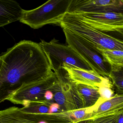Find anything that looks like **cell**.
<instances>
[{"label": "cell", "mask_w": 123, "mask_h": 123, "mask_svg": "<svg viewBox=\"0 0 123 123\" xmlns=\"http://www.w3.org/2000/svg\"><path fill=\"white\" fill-rule=\"evenodd\" d=\"M59 89V83L55 73L49 77L21 88L14 92L7 100L15 104L25 105L31 102H47L45 94L55 93Z\"/></svg>", "instance_id": "7"}, {"label": "cell", "mask_w": 123, "mask_h": 123, "mask_svg": "<svg viewBox=\"0 0 123 123\" xmlns=\"http://www.w3.org/2000/svg\"><path fill=\"white\" fill-rule=\"evenodd\" d=\"M77 88L82 102L83 108L95 105L100 98L98 87L80 84L77 85Z\"/></svg>", "instance_id": "14"}, {"label": "cell", "mask_w": 123, "mask_h": 123, "mask_svg": "<svg viewBox=\"0 0 123 123\" xmlns=\"http://www.w3.org/2000/svg\"><path fill=\"white\" fill-rule=\"evenodd\" d=\"M109 78L111 80L112 85L117 94L123 93V67L111 69Z\"/></svg>", "instance_id": "17"}, {"label": "cell", "mask_w": 123, "mask_h": 123, "mask_svg": "<svg viewBox=\"0 0 123 123\" xmlns=\"http://www.w3.org/2000/svg\"><path fill=\"white\" fill-rule=\"evenodd\" d=\"M55 102H31L21 108V111L26 113L34 114L52 113L51 108Z\"/></svg>", "instance_id": "16"}, {"label": "cell", "mask_w": 123, "mask_h": 123, "mask_svg": "<svg viewBox=\"0 0 123 123\" xmlns=\"http://www.w3.org/2000/svg\"><path fill=\"white\" fill-rule=\"evenodd\" d=\"M117 123H123V113L121 114L119 116Z\"/></svg>", "instance_id": "21"}, {"label": "cell", "mask_w": 123, "mask_h": 123, "mask_svg": "<svg viewBox=\"0 0 123 123\" xmlns=\"http://www.w3.org/2000/svg\"><path fill=\"white\" fill-rule=\"evenodd\" d=\"M59 83V89L54 94L55 103L63 111H70L83 108L82 100L78 94L77 85L70 82L60 70L55 73Z\"/></svg>", "instance_id": "9"}, {"label": "cell", "mask_w": 123, "mask_h": 123, "mask_svg": "<svg viewBox=\"0 0 123 123\" xmlns=\"http://www.w3.org/2000/svg\"><path fill=\"white\" fill-rule=\"evenodd\" d=\"M39 44L54 73L62 69L64 64L86 71H93L88 64L72 48L60 43L55 38L49 42L42 40Z\"/></svg>", "instance_id": "4"}, {"label": "cell", "mask_w": 123, "mask_h": 123, "mask_svg": "<svg viewBox=\"0 0 123 123\" xmlns=\"http://www.w3.org/2000/svg\"><path fill=\"white\" fill-rule=\"evenodd\" d=\"M122 110H123V94H116L104 101L100 98L99 103L93 111L90 119L116 113Z\"/></svg>", "instance_id": "13"}, {"label": "cell", "mask_w": 123, "mask_h": 123, "mask_svg": "<svg viewBox=\"0 0 123 123\" xmlns=\"http://www.w3.org/2000/svg\"><path fill=\"white\" fill-rule=\"evenodd\" d=\"M112 83L101 86L98 88L99 92L100 95L101 99L103 101L108 100L114 95V91L113 90Z\"/></svg>", "instance_id": "20"}, {"label": "cell", "mask_w": 123, "mask_h": 123, "mask_svg": "<svg viewBox=\"0 0 123 123\" xmlns=\"http://www.w3.org/2000/svg\"><path fill=\"white\" fill-rule=\"evenodd\" d=\"M97 48L111 69L123 67V51Z\"/></svg>", "instance_id": "15"}, {"label": "cell", "mask_w": 123, "mask_h": 123, "mask_svg": "<svg viewBox=\"0 0 123 123\" xmlns=\"http://www.w3.org/2000/svg\"><path fill=\"white\" fill-rule=\"evenodd\" d=\"M0 57V104L16 91L54 74L39 44L23 40L8 49Z\"/></svg>", "instance_id": "1"}, {"label": "cell", "mask_w": 123, "mask_h": 123, "mask_svg": "<svg viewBox=\"0 0 123 123\" xmlns=\"http://www.w3.org/2000/svg\"><path fill=\"white\" fill-rule=\"evenodd\" d=\"M86 121H83L80 122H78L77 123H86Z\"/></svg>", "instance_id": "23"}, {"label": "cell", "mask_w": 123, "mask_h": 123, "mask_svg": "<svg viewBox=\"0 0 123 123\" xmlns=\"http://www.w3.org/2000/svg\"><path fill=\"white\" fill-rule=\"evenodd\" d=\"M60 26L80 36L97 47L123 51L122 41L92 28L74 13H66Z\"/></svg>", "instance_id": "3"}, {"label": "cell", "mask_w": 123, "mask_h": 123, "mask_svg": "<svg viewBox=\"0 0 123 123\" xmlns=\"http://www.w3.org/2000/svg\"><path fill=\"white\" fill-rule=\"evenodd\" d=\"M23 10L16 1L0 0V27L20 20Z\"/></svg>", "instance_id": "12"}, {"label": "cell", "mask_w": 123, "mask_h": 123, "mask_svg": "<svg viewBox=\"0 0 123 123\" xmlns=\"http://www.w3.org/2000/svg\"><path fill=\"white\" fill-rule=\"evenodd\" d=\"M122 0H71L68 12L123 13Z\"/></svg>", "instance_id": "10"}, {"label": "cell", "mask_w": 123, "mask_h": 123, "mask_svg": "<svg viewBox=\"0 0 123 123\" xmlns=\"http://www.w3.org/2000/svg\"><path fill=\"white\" fill-rule=\"evenodd\" d=\"M92 28L101 32H116L123 36V13H72Z\"/></svg>", "instance_id": "8"}, {"label": "cell", "mask_w": 123, "mask_h": 123, "mask_svg": "<svg viewBox=\"0 0 123 123\" xmlns=\"http://www.w3.org/2000/svg\"><path fill=\"white\" fill-rule=\"evenodd\" d=\"M123 110L116 113L107 114L88 119L86 123H117L118 119Z\"/></svg>", "instance_id": "19"}, {"label": "cell", "mask_w": 123, "mask_h": 123, "mask_svg": "<svg viewBox=\"0 0 123 123\" xmlns=\"http://www.w3.org/2000/svg\"><path fill=\"white\" fill-rule=\"evenodd\" d=\"M62 69L65 77L75 85H86L99 88L111 82L108 77H104L93 71H88L64 64Z\"/></svg>", "instance_id": "11"}, {"label": "cell", "mask_w": 123, "mask_h": 123, "mask_svg": "<svg viewBox=\"0 0 123 123\" xmlns=\"http://www.w3.org/2000/svg\"><path fill=\"white\" fill-rule=\"evenodd\" d=\"M0 123H75L66 111L34 114L12 106L0 111Z\"/></svg>", "instance_id": "6"}, {"label": "cell", "mask_w": 123, "mask_h": 123, "mask_svg": "<svg viewBox=\"0 0 123 123\" xmlns=\"http://www.w3.org/2000/svg\"><path fill=\"white\" fill-rule=\"evenodd\" d=\"M71 0H49L37 8L23 10L19 21L33 29H38L47 24L60 26Z\"/></svg>", "instance_id": "2"}, {"label": "cell", "mask_w": 123, "mask_h": 123, "mask_svg": "<svg viewBox=\"0 0 123 123\" xmlns=\"http://www.w3.org/2000/svg\"><path fill=\"white\" fill-rule=\"evenodd\" d=\"M98 105V103L90 108L77 109L72 111H67L68 114L74 120L75 123H77L90 119L93 110Z\"/></svg>", "instance_id": "18"}, {"label": "cell", "mask_w": 123, "mask_h": 123, "mask_svg": "<svg viewBox=\"0 0 123 123\" xmlns=\"http://www.w3.org/2000/svg\"><path fill=\"white\" fill-rule=\"evenodd\" d=\"M3 63V61L1 57H0V70L2 68V66Z\"/></svg>", "instance_id": "22"}, {"label": "cell", "mask_w": 123, "mask_h": 123, "mask_svg": "<svg viewBox=\"0 0 123 123\" xmlns=\"http://www.w3.org/2000/svg\"><path fill=\"white\" fill-rule=\"evenodd\" d=\"M67 45L88 64L93 71L104 77H109L111 68L97 46L69 30L62 28Z\"/></svg>", "instance_id": "5"}]
</instances>
